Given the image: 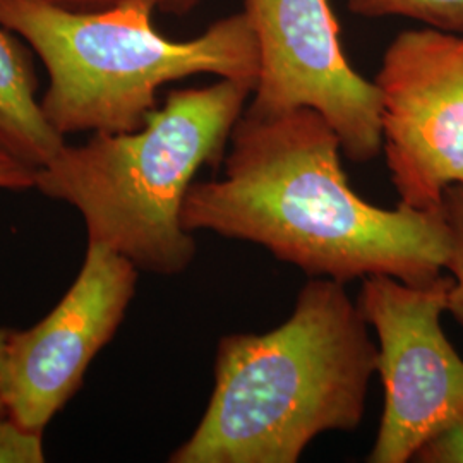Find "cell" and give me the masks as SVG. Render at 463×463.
<instances>
[{"label": "cell", "mask_w": 463, "mask_h": 463, "mask_svg": "<svg viewBox=\"0 0 463 463\" xmlns=\"http://www.w3.org/2000/svg\"><path fill=\"white\" fill-rule=\"evenodd\" d=\"M229 145L223 177L189 187L185 231L260 244L311 279L345 283L390 275L424 285L447 269L443 208L369 204L348 184L338 134L316 110H244Z\"/></svg>", "instance_id": "cell-1"}, {"label": "cell", "mask_w": 463, "mask_h": 463, "mask_svg": "<svg viewBox=\"0 0 463 463\" xmlns=\"http://www.w3.org/2000/svg\"><path fill=\"white\" fill-rule=\"evenodd\" d=\"M376 371L378 347L345 283L315 277L279 328L220 340L206 412L168 460L298 462L316 436L361 426Z\"/></svg>", "instance_id": "cell-2"}, {"label": "cell", "mask_w": 463, "mask_h": 463, "mask_svg": "<svg viewBox=\"0 0 463 463\" xmlns=\"http://www.w3.org/2000/svg\"><path fill=\"white\" fill-rule=\"evenodd\" d=\"M254 86L218 78L172 90L141 128L66 143L36 168L34 187L74 206L90 242L114 249L137 269L179 275L196 256V241L181 220L184 199L201 166L223 162Z\"/></svg>", "instance_id": "cell-3"}, {"label": "cell", "mask_w": 463, "mask_h": 463, "mask_svg": "<svg viewBox=\"0 0 463 463\" xmlns=\"http://www.w3.org/2000/svg\"><path fill=\"white\" fill-rule=\"evenodd\" d=\"M153 14L143 2L71 11L47 0H0V24L45 66L42 107L64 136L134 131L156 109L162 86L191 76L256 83L258 43L244 11L191 40L166 38Z\"/></svg>", "instance_id": "cell-4"}, {"label": "cell", "mask_w": 463, "mask_h": 463, "mask_svg": "<svg viewBox=\"0 0 463 463\" xmlns=\"http://www.w3.org/2000/svg\"><path fill=\"white\" fill-rule=\"evenodd\" d=\"M451 275L411 285L390 275L363 279L357 306L378 335L384 402L371 463H407L463 417V359L441 326Z\"/></svg>", "instance_id": "cell-5"}, {"label": "cell", "mask_w": 463, "mask_h": 463, "mask_svg": "<svg viewBox=\"0 0 463 463\" xmlns=\"http://www.w3.org/2000/svg\"><path fill=\"white\" fill-rule=\"evenodd\" d=\"M260 71L246 110L277 116L311 109L338 134L342 153L369 162L383 149L381 99L340 47L328 0H244Z\"/></svg>", "instance_id": "cell-6"}, {"label": "cell", "mask_w": 463, "mask_h": 463, "mask_svg": "<svg viewBox=\"0 0 463 463\" xmlns=\"http://www.w3.org/2000/svg\"><path fill=\"white\" fill-rule=\"evenodd\" d=\"M381 139L400 203L441 208L463 185V34L432 28L398 33L383 53Z\"/></svg>", "instance_id": "cell-7"}, {"label": "cell", "mask_w": 463, "mask_h": 463, "mask_svg": "<svg viewBox=\"0 0 463 463\" xmlns=\"http://www.w3.org/2000/svg\"><path fill=\"white\" fill-rule=\"evenodd\" d=\"M136 285L137 268L128 258L88 241L83 268L62 300L33 328L11 331L4 386L11 419L45 430L114 338Z\"/></svg>", "instance_id": "cell-8"}, {"label": "cell", "mask_w": 463, "mask_h": 463, "mask_svg": "<svg viewBox=\"0 0 463 463\" xmlns=\"http://www.w3.org/2000/svg\"><path fill=\"white\" fill-rule=\"evenodd\" d=\"M0 24V149L26 165L40 168L66 145L36 99L30 53Z\"/></svg>", "instance_id": "cell-9"}, {"label": "cell", "mask_w": 463, "mask_h": 463, "mask_svg": "<svg viewBox=\"0 0 463 463\" xmlns=\"http://www.w3.org/2000/svg\"><path fill=\"white\" fill-rule=\"evenodd\" d=\"M363 17H407L426 28L463 34V0H347Z\"/></svg>", "instance_id": "cell-10"}, {"label": "cell", "mask_w": 463, "mask_h": 463, "mask_svg": "<svg viewBox=\"0 0 463 463\" xmlns=\"http://www.w3.org/2000/svg\"><path fill=\"white\" fill-rule=\"evenodd\" d=\"M449 227V258L447 269L451 275L447 313L463 330V185H449L441 201Z\"/></svg>", "instance_id": "cell-11"}, {"label": "cell", "mask_w": 463, "mask_h": 463, "mask_svg": "<svg viewBox=\"0 0 463 463\" xmlns=\"http://www.w3.org/2000/svg\"><path fill=\"white\" fill-rule=\"evenodd\" d=\"M43 430L26 428L9 415L0 420V463L45 462Z\"/></svg>", "instance_id": "cell-12"}, {"label": "cell", "mask_w": 463, "mask_h": 463, "mask_svg": "<svg viewBox=\"0 0 463 463\" xmlns=\"http://www.w3.org/2000/svg\"><path fill=\"white\" fill-rule=\"evenodd\" d=\"M419 463H463V417L434 434L414 455Z\"/></svg>", "instance_id": "cell-13"}, {"label": "cell", "mask_w": 463, "mask_h": 463, "mask_svg": "<svg viewBox=\"0 0 463 463\" xmlns=\"http://www.w3.org/2000/svg\"><path fill=\"white\" fill-rule=\"evenodd\" d=\"M47 2L66 7L71 11H99V9L114 7L120 4L143 2V4L151 5L155 9V13L158 11V13L170 14V16H187L204 0H47Z\"/></svg>", "instance_id": "cell-14"}, {"label": "cell", "mask_w": 463, "mask_h": 463, "mask_svg": "<svg viewBox=\"0 0 463 463\" xmlns=\"http://www.w3.org/2000/svg\"><path fill=\"white\" fill-rule=\"evenodd\" d=\"M36 168L19 162L0 149V189L24 191L34 187Z\"/></svg>", "instance_id": "cell-15"}, {"label": "cell", "mask_w": 463, "mask_h": 463, "mask_svg": "<svg viewBox=\"0 0 463 463\" xmlns=\"http://www.w3.org/2000/svg\"><path fill=\"white\" fill-rule=\"evenodd\" d=\"M11 330L0 328V420L7 417V403H5V363H7V345H9Z\"/></svg>", "instance_id": "cell-16"}]
</instances>
